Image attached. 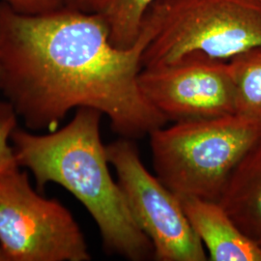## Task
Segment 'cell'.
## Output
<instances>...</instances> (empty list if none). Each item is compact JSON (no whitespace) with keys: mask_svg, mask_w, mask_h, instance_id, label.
I'll return each instance as SVG.
<instances>
[{"mask_svg":"<svg viewBox=\"0 0 261 261\" xmlns=\"http://www.w3.org/2000/svg\"><path fill=\"white\" fill-rule=\"evenodd\" d=\"M180 200L210 260L261 261L260 245L234 224L219 202L186 196Z\"/></svg>","mask_w":261,"mask_h":261,"instance_id":"obj_8","label":"cell"},{"mask_svg":"<svg viewBox=\"0 0 261 261\" xmlns=\"http://www.w3.org/2000/svg\"><path fill=\"white\" fill-rule=\"evenodd\" d=\"M218 202L234 224L261 246V140L235 167Z\"/></svg>","mask_w":261,"mask_h":261,"instance_id":"obj_9","label":"cell"},{"mask_svg":"<svg viewBox=\"0 0 261 261\" xmlns=\"http://www.w3.org/2000/svg\"><path fill=\"white\" fill-rule=\"evenodd\" d=\"M110 164L136 223L159 261H205L204 246L190 224L180 197L150 173L130 139L106 146Z\"/></svg>","mask_w":261,"mask_h":261,"instance_id":"obj_6","label":"cell"},{"mask_svg":"<svg viewBox=\"0 0 261 261\" xmlns=\"http://www.w3.org/2000/svg\"><path fill=\"white\" fill-rule=\"evenodd\" d=\"M145 18L153 36L142 68L194 54L230 60L261 47V0H156Z\"/></svg>","mask_w":261,"mask_h":261,"instance_id":"obj_4","label":"cell"},{"mask_svg":"<svg viewBox=\"0 0 261 261\" xmlns=\"http://www.w3.org/2000/svg\"><path fill=\"white\" fill-rule=\"evenodd\" d=\"M139 84L144 97L168 121L236 114L228 60L190 55L170 64L142 68Z\"/></svg>","mask_w":261,"mask_h":261,"instance_id":"obj_7","label":"cell"},{"mask_svg":"<svg viewBox=\"0 0 261 261\" xmlns=\"http://www.w3.org/2000/svg\"><path fill=\"white\" fill-rule=\"evenodd\" d=\"M11 9L27 15H38L59 9L64 6L63 0H1Z\"/></svg>","mask_w":261,"mask_h":261,"instance_id":"obj_13","label":"cell"},{"mask_svg":"<svg viewBox=\"0 0 261 261\" xmlns=\"http://www.w3.org/2000/svg\"><path fill=\"white\" fill-rule=\"evenodd\" d=\"M165 126L149 134L153 168L180 197L218 202L235 167L261 140L260 124L238 114Z\"/></svg>","mask_w":261,"mask_h":261,"instance_id":"obj_3","label":"cell"},{"mask_svg":"<svg viewBox=\"0 0 261 261\" xmlns=\"http://www.w3.org/2000/svg\"><path fill=\"white\" fill-rule=\"evenodd\" d=\"M0 79H1V70H0Z\"/></svg>","mask_w":261,"mask_h":261,"instance_id":"obj_16","label":"cell"},{"mask_svg":"<svg viewBox=\"0 0 261 261\" xmlns=\"http://www.w3.org/2000/svg\"><path fill=\"white\" fill-rule=\"evenodd\" d=\"M106 2L107 0H63L65 7L91 14H99Z\"/></svg>","mask_w":261,"mask_h":261,"instance_id":"obj_14","label":"cell"},{"mask_svg":"<svg viewBox=\"0 0 261 261\" xmlns=\"http://www.w3.org/2000/svg\"><path fill=\"white\" fill-rule=\"evenodd\" d=\"M152 36L145 18L139 41L119 48L100 14L27 15L0 2V90L30 130L54 132L73 109L90 108L123 138L144 137L168 122L139 84Z\"/></svg>","mask_w":261,"mask_h":261,"instance_id":"obj_1","label":"cell"},{"mask_svg":"<svg viewBox=\"0 0 261 261\" xmlns=\"http://www.w3.org/2000/svg\"><path fill=\"white\" fill-rule=\"evenodd\" d=\"M156 0H107L99 13L114 47H132L140 39L144 18Z\"/></svg>","mask_w":261,"mask_h":261,"instance_id":"obj_11","label":"cell"},{"mask_svg":"<svg viewBox=\"0 0 261 261\" xmlns=\"http://www.w3.org/2000/svg\"><path fill=\"white\" fill-rule=\"evenodd\" d=\"M0 261H6L5 255L3 254V252L1 251V249H0Z\"/></svg>","mask_w":261,"mask_h":261,"instance_id":"obj_15","label":"cell"},{"mask_svg":"<svg viewBox=\"0 0 261 261\" xmlns=\"http://www.w3.org/2000/svg\"><path fill=\"white\" fill-rule=\"evenodd\" d=\"M101 116L97 110L80 108L65 127L46 135L17 128L12 145L19 167L32 172L40 190L56 183L82 202L98 225L107 251L145 260L154 256L153 246L112 177L101 139Z\"/></svg>","mask_w":261,"mask_h":261,"instance_id":"obj_2","label":"cell"},{"mask_svg":"<svg viewBox=\"0 0 261 261\" xmlns=\"http://www.w3.org/2000/svg\"><path fill=\"white\" fill-rule=\"evenodd\" d=\"M0 249L6 261H88L75 218L37 194L19 168L0 174Z\"/></svg>","mask_w":261,"mask_h":261,"instance_id":"obj_5","label":"cell"},{"mask_svg":"<svg viewBox=\"0 0 261 261\" xmlns=\"http://www.w3.org/2000/svg\"><path fill=\"white\" fill-rule=\"evenodd\" d=\"M18 128V115L8 101L0 102V174L19 168L10 143L13 132Z\"/></svg>","mask_w":261,"mask_h":261,"instance_id":"obj_12","label":"cell"},{"mask_svg":"<svg viewBox=\"0 0 261 261\" xmlns=\"http://www.w3.org/2000/svg\"><path fill=\"white\" fill-rule=\"evenodd\" d=\"M236 114L261 125V47L231 58Z\"/></svg>","mask_w":261,"mask_h":261,"instance_id":"obj_10","label":"cell"}]
</instances>
